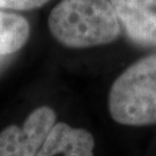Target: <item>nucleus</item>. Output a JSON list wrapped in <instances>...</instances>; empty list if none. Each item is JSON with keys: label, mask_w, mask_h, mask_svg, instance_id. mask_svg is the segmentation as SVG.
I'll return each mask as SVG.
<instances>
[{"label": "nucleus", "mask_w": 156, "mask_h": 156, "mask_svg": "<svg viewBox=\"0 0 156 156\" xmlns=\"http://www.w3.org/2000/svg\"><path fill=\"white\" fill-rule=\"evenodd\" d=\"M122 28L140 45H156V0H110Z\"/></svg>", "instance_id": "4"}, {"label": "nucleus", "mask_w": 156, "mask_h": 156, "mask_svg": "<svg viewBox=\"0 0 156 156\" xmlns=\"http://www.w3.org/2000/svg\"><path fill=\"white\" fill-rule=\"evenodd\" d=\"M30 35L28 21L17 14L0 11V57L15 53Z\"/></svg>", "instance_id": "6"}, {"label": "nucleus", "mask_w": 156, "mask_h": 156, "mask_svg": "<svg viewBox=\"0 0 156 156\" xmlns=\"http://www.w3.org/2000/svg\"><path fill=\"white\" fill-rule=\"evenodd\" d=\"M109 112L122 125L156 124V55L135 62L116 79L109 93Z\"/></svg>", "instance_id": "2"}, {"label": "nucleus", "mask_w": 156, "mask_h": 156, "mask_svg": "<svg viewBox=\"0 0 156 156\" xmlns=\"http://www.w3.org/2000/svg\"><path fill=\"white\" fill-rule=\"evenodd\" d=\"M56 119L53 109L39 106L27 117L22 127L7 126L0 132V156H36Z\"/></svg>", "instance_id": "3"}, {"label": "nucleus", "mask_w": 156, "mask_h": 156, "mask_svg": "<svg viewBox=\"0 0 156 156\" xmlns=\"http://www.w3.org/2000/svg\"><path fill=\"white\" fill-rule=\"evenodd\" d=\"M1 58H2V57H0V62H1Z\"/></svg>", "instance_id": "8"}, {"label": "nucleus", "mask_w": 156, "mask_h": 156, "mask_svg": "<svg viewBox=\"0 0 156 156\" xmlns=\"http://www.w3.org/2000/svg\"><path fill=\"white\" fill-rule=\"evenodd\" d=\"M48 23L52 36L73 49L110 44L122 33L110 0H62L50 13Z\"/></svg>", "instance_id": "1"}, {"label": "nucleus", "mask_w": 156, "mask_h": 156, "mask_svg": "<svg viewBox=\"0 0 156 156\" xmlns=\"http://www.w3.org/2000/svg\"><path fill=\"white\" fill-rule=\"evenodd\" d=\"M49 0H0V9L30 11L38 8Z\"/></svg>", "instance_id": "7"}, {"label": "nucleus", "mask_w": 156, "mask_h": 156, "mask_svg": "<svg viewBox=\"0 0 156 156\" xmlns=\"http://www.w3.org/2000/svg\"><path fill=\"white\" fill-rule=\"evenodd\" d=\"M95 140L90 132L56 123L36 156H94Z\"/></svg>", "instance_id": "5"}]
</instances>
